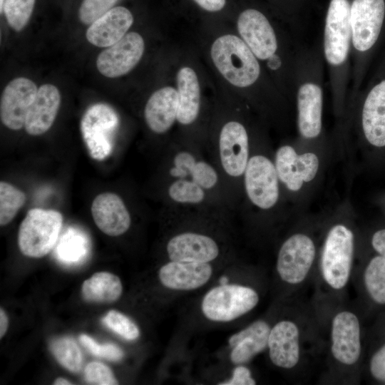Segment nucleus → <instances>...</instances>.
Returning a JSON list of instances; mask_svg holds the SVG:
<instances>
[{
	"label": "nucleus",
	"instance_id": "obj_1",
	"mask_svg": "<svg viewBox=\"0 0 385 385\" xmlns=\"http://www.w3.org/2000/svg\"><path fill=\"white\" fill-rule=\"evenodd\" d=\"M324 66L322 46L301 44L294 63L293 97L298 130L304 139H315L322 133Z\"/></svg>",
	"mask_w": 385,
	"mask_h": 385
},
{
	"label": "nucleus",
	"instance_id": "obj_2",
	"mask_svg": "<svg viewBox=\"0 0 385 385\" xmlns=\"http://www.w3.org/2000/svg\"><path fill=\"white\" fill-rule=\"evenodd\" d=\"M163 164V180L182 179L195 182L232 213L237 209L230 190L205 150L182 140L174 141L166 151Z\"/></svg>",
	"mask_w": 385,
	"mask_h": 385
},
{
	"label": "nucleus",
	"instance_id": "obj_3",
	"mask_svg": "<svg viewBox=\"0 0 385 385\" xmlns=\"http://www.w3.org/2000/svg\"><path fill=\"white\" fill-rule=\"evenodd\" d=\"M210 56L220 74L235 87L255 91L267 84L263 83L261 62L236 35L225 34L216 38L211 46Z\"/></svg>",
	"mask_w": 385,
	"mask_h": 385
},
{
	"label": "nucleus",
	"instance_id": "obj_4",
	"mask_svg": "<svg viewBox=\"0 0 385 385\" xmlns=\"http://www.w3.org/2000/svg\"><path fill=\"white\" fill-rule=\"evenodd\" d=\"M63 225V215L53 210L32 208L22 220L18 232L21 252L29 257L46 255L56 244Z\"/></svg>",
	"mask_w": 385,
	"mask_h": 385
},
{
	"label": "nucleus",
	"instance_id": "obj_5",
	"mask_svg": "<svg viewBox=\"0 0 385 385\" xmlns=\"http://www.w3.org/2000/svg\"><path fill=\"white\" fill-rule=\"evenodd\" d=\"M120 120L111 106L97 103L89 106L83 113L81 133L90 157L103 161L113 151Z\"/></svg>",
	"mask_w": 385,
	"mask_h": 385
},
{
	"label": "nucleus",
	"instance_id": "obj_6",
	"mask_svg": "<svg viewBox=\"0 0 385 385\" xmlns=\"http://www.w3.org/2000/svg\"><path fill=\"white\" fill-rule=\"evenodd\" d=\"M279 178L273 162L263 153H252L243 175L242 196L256 209H272L279 197Z\"/></svg>",
	"mask_w": 385,
	"mask_h": 385
},
{
	"label": "nucleus",
	"instance_id": "obj_7",
	"mask_svg": "<svg viewBox=\"0 0 385 385\" xmlns=\"http://www.w3.org/2000/svg\"><path fill=\"white\" fill-rule=\"evenodd\" d=\"M259 296L253 289L239 284H220L204 296L201 309L204 316L214 322H230L252 310Z\"/></svg>",
	"mask_w": 385,
	"mask_h": 385
},
{
	"label": "nucleus",
	"instance_id": "obj_8",
	"mask_svg": "<svg viewBox=\"0 0 385 385\" xmlns=\"http://www.w3.org/2000/svg\"><path fill=\"white\" fill-rule=\"evenodd\" d=\"M197 227H185L175 232L165 245V251L170 261L210 263L222 253V245L211 233L197 230Z\"/></svg>",
	"mask_w": 385,
	"mask_h": 385
},
{
	"label": "nucleus",
	"instance_id": "obj_9",
	"mask_svg": "<svg viewBox=\"0 0 385 385\" xmlns=\"http://www.w3.org/2000/svg\"><path fill=\"white\" fill-rule=\"evenodd\" d=\"M353 253L352 232L342 225L334 226L327 237L322 257L323 277L332 288L342 289L348 282Z\"/></svg>",
	"mask_w": 385,
	"mask_h": 385
},
{
	"label": "nucleus",
	"instance_id": "obj_10",
	"mask_svg": "<svg viewBox=\"0 0 385 385\" xmlns=\"http://www.w3.org/2000/svg\"><path fill=\"white\" fill-rule=\"evenodd\" d=\"M145 42L137 32L127 33L114 44L106 47L97 57L98 71L108 78H118L129 73L140 61Z\"/></svg>",
	"mask_w": 385,
	"mask_h": 385
},
{
	"label": "nucleus",
	"instance_id": "obj_11",
	"mask_svg": "<svg viewBox=\"0 0 385 385\" xmlns=\"http://www.w3.org/2000/svg\"><path fill=\"white\" fill-rule=\"evenodd\" d=\"M315 247L305 235L295 234L279 249L277 270L279 277L289 284H298L306 277L314 259Z\"/></svg>",
	"mask_w": 385,
	"mask_h": 385
},
{
	"label": "nucleus",
	"instance_id": "obj_12",
	"mask_svg": "<svg viewBox=\"0 0 385 385\" xmlns=\"http://www.w3.org/2000/svg\"><path fill=\"white\" fill-rule=\"evenodd\" d=\"M163 181V198L167 207L192 208L232 214L212 194L195 182L182 179Z\"/></svg>",
	"mask_w": 385,
	"mask_h": 385
},
{
	"label": "nucleus",
	"instance_id": "obj_13",
	"mask_svg": "<svg viewBox=\"0 0 385 385\" xmlns=\"http://www.w3.org/2000/svg\"><path fill=\"white\" fill-rule=\"evenodd\" d=\"M37 91L36 84L25 77L16 78L6 86L0 101V118L4 125L13 130L24 127Z\"/></svg>",
	"mask_w": 385,
	"mask_h": 385
},
{
	"label": "nucleus",
	"instance_id": "obj_14",
	"mask_svg": "<svg viewBox=\"0 0 385 385\" xmlns=\"http://www.w3.org/2000/svg\"><path fill=\"white\" fill-rule=\"evenodd\" d=\"M274 165L279 180L289 190L297 191L304 182H309L314 178L319 160L312 153L298 155L291 145H284L276 151Z\"/></svg>",
	"mask_w": 385,
	"mask_h": 385
},
{
	"label": "nucleus",
	"instance_id": "obj_15",
	"mask_svg": "<svg viewBox=\"0 0 385 385\" xmlns=\"http://www.w3.org/2000/svg\"><path fill=\"white\" fill-rule=\"evenodd\" d=\"M360 122L362 133L371 145L385 146V76L370 86L364 95Z\"/></svg>",
	"mask_w": 385,
	"mask_h": 385
},
{
	"label": "nucleus",
	"instance_id": "obj_16",
	"mask_svg": "<svg viewBox=\"0 0 385 385\" xmlns=\"http://www.w3.org/2000/svg\"><path fill=\"white\" fill-rule=\"evenodd\" d=\"M91 210L95 224L107 235H121L131 225V215L128 207L114 192L98 195L93 200Z\"/></svg>",
	"mask_w": 385,
	"mask_h": 385
},
{
	"label": "nucleus",
	"instance_id": "obj_17",
	"mask_svg": "<svg viewBox=\"0 0 385 385\" xmlns=\"http://www.w3.org/2000/svg\"><path fill=\"white\" fill-rule=\"evenodd\" d=\"M332 352L342 364L351 365L361 351L360 328L356 316L349 312L339 313L333 319Z\"/></svg>",
	"mask_w": 385,
	"mask_h": 385
},
{
	"label": "nucleus",
	"instance_id": "obj_18",
	"mask_svg": "<svg viewBox=\"0 0 385 385\" xmlns=\"http://www.w3.org/2000/svg\"><path fill=\"white\" fill-rule=\"evenodd\" d=\"M178 109L177 89L165 86L156 90L144 107L143 117L147 127L156 135L167 133L177 121Z\"/></svg>",
	"mask_w": 385,
	"mask_h": 385
},
{
	"label": "nucleus",
	"instance_id": "obj_19",
	"mask_svg": "<svg viewBox=\"0 0 385 385\" xmlns=\"http://www.w3.org/2000/svg\"><path fill=\"white\" fill-rule=\"evenodd\" d=\"M210 263L170 261L159 270L161 284L174 290H192L205 285L210 279Z\"/></svg>",
	"mask_w": 385,
	"mask_h": 385
},
{
	"label": "nucleus",
	"instance_id": "obj_20",
	"mask_svg": "<svg viewBox=\"0 0 385 385\" xmlns=\"http://www.w3.org/2000/svg\"><path fill=\"white\" fill-rule=\"evenodd\" d=\"M133 23L130 10L120 6L113 7L90 24L86 37L91 44L106 48L121 39Z\"/></svg>",
	"mask_w": 385,
	"mask_h": 385
},
{
	"label": "nucleus",
	"instance_id": "obj_21",
	"mask_svg": "<svg viewBox=\"0 0 385 385\" xmlns=\"http://www.w3.org/2000/svg\"><path fill=\"white\" fill-rule=\"evenodd\" d=\"M58 88L50 83L41 86L27 113L24 129L31 135H40L52 126L61 105Z\"/></svg>",
	"mask_w": 385,
	"mask_h": 385
},
{
	"label": "nucleus",
	"instance_id": "obj_22",
	"mask_svg": "<svg viewBox=\"0 0 385 385\" xmlns=\"http://www.w3.org/2000/svg\"><path fill=\"white\" fill-rule=\"evenodd\" d=\"M178 94L177 123L185 128L196 124L201 112V93L197 76L190 67L179 69L176 76Z\"/></svg>",
	"mask_w": 385,
	"mask_h": 385
},
{
	"label": "nucleus",
	"instance_id": "obj_23",
	"mask_svg": "<svg viewBox=\"0 0 385 385\" xmlns=\"http://www.w3.org/2000/svg\"><path fill=\"white\" fill-rule=\"evenodd\" d=\"M267 346L272 362L279 367L291 369L299 358V330L290 321H281L270 330Z\"/></svg>",
	"mask_w": 385,
	"mask_h": 385
},
{
	"label": "nucleus",
	"instance_id": "obj_24",
	"mask_svg": "<svg viewBox=\"0 0 385 385\" xmlns=\"http://www.w3.org/2000/svg\"><path fill=\"white\" fill-rule=\"evenodd\" d=\"M270 330L266 322L257 320L232 334L228 339L232 348V362L235 364L246 363L262 351L267 346Z\"/></svg>",
	"mask_w": 385,
	"mask_h": 385
},
{
	"label": "nucleus",
	"instance_id": "obj_25",
	"mask_svg": "<svg viewBox=\"0 0 385 385\" xmlns=\"http://www.w3.org/2000/svg\"><path fill=\"white\" fill-rule=\"evenodd\" d=\"M123 291L118 277L108 272H100L86 279L81 287L83 299L88 302L110 303L116 301Z\"/></svg>",
	"mask_w": 385,
	"mask_h": 385
},
{
	"label": "nucleus",
	"instance_id": "obj_26",
	"mask_svg": "<svg viewBox=\"0 0 385 385\" xmlns=\"http://www.w3.org/2000/svg\"><path fill=\"white\" fill-rule=\"evenodd\" d=\"M88 236L79 229L69 227L57 245L56 256L65 265H77L88 256Z\"/></svg>",
	"mask_w": 385,
	"mask_h": 385
},
{
	"label": "nucleus",
	"instance_id": "obj_27",
	"mask_svg": "<svg viewBox=\"0 0 385 385\" xmlns=\"http://www.w3.org/2000/svg\"><path fill=\"white\" fill-rule=\"evenodd\" d=\"M49 349L56 360L71 372H78L83 364L81 351L76 342L70 337L52 340Z\"/></svg>",
	"mask_w": 385,
	"mask_h": 385
},
{
	"label": "nucleus",
	"instance_id": "obj_28",
	"mask_svg": "<svg viewBox=\"0 0 385 385\" xmlns=\"http://www.w3.org/2000/svg\"><path fill=\"white\" fill-rule=\"evenodd\" d=\"M26 200V195L22 190L7 182H0L1 226H5L12 221Z\"/></svg>",
	"mask_w": 385,
	"mask_h": 385
},
{
	"label": "nucleus",
	"instance_id": "obj_29",
	"mask_svg": "<svg viewBox=\"0 0 385 385\" xmlns=\"http://www.w3.org/2000/svg\"><path fill=\"white\" fill-rule=\"evenodd\" d=\"M366 288L371 297L379 304H385V258L374 257L364 272Z\"/></svg>",
	"mask_w": 385,
	"mask_h": 385
},
{
	"label": "nucleus",
	"instance_id": "obj_30",
	"mask_svg": "<svg viewBox=\"0 0 385 385\" xmlns=\"http://www.w3.org/2000/svg\"><path fill=\"white\" fill-rule=\"evenodd\" d=\"M36 0H5L3 11L9 26L16 31H21L28 24Z\"/></svg>",
	"mask_w": 385,
	"mask_h": 385
},
{
	"label": "nucleus",
	"instance_id": "obj_31",
	"mask_svg": "<svg viewBox=\"0 0 385 385\" xmlns=\"http://www.w3.org/2000/svg\"><path fill=\"white\" fill-rule=\"evenodd\" d=\"M104 324L123 339L133 341L140 336V330L136 324L125 314L111 310L103 317Z\"/></svg>",
	"mask_w": 385,
	"mask_h": 385
},
{
	"label": "nucleus",
	"instance_id": "obj_32",
	"mask_svg": "<svg viewBox=\"0 0 385 385\" xmlns=\"http://www.w3.org/2000/svg\"><path fill=\"white\" fill-rule=\"evenodd\" d=\"M118 0H83L78 9V18L81 23L90 25L106 14Z\"/></svg>",
	"mask_w": 385,
	"mask_h": 385
},
{
	"label": "nucleus",
	"instance_id": "obj_33",
	"mask_svg": "<svg viewBox=\"0 0 385 385\" xmlns=\"http://www.w3.org/2000/svg\"><path fill=\"white\" fill-rule=\"evenodd\" d=\"M79 340L83 346L94 356L113 361L122 359L124 356L123 351L116 344L109 343L99 344L86 334H81Z\"/></svg>",
	"mask_w": 385,
	"mask_h": 385
},
{
	"label": "nucleus",
	"instance_id": "obj_34",
	"mask_svg": "<svg viewBox=\"0 0 385 385\" xmlns=\"http://www.w3.org/2000/svg\"><path fill=\"white\" fill-rule=\"evenodd\" d=\"M85 379L89 384L114 385L118 382L111 369L99 361H92L84 369Z\"/></svg>",
	"mask_w": 385,
	"mask_h": 385
},
{
	"label": "nucleus",
	"instance_id": "obj_35",
	"mask_svg": "<svg viewBox=\"0 0 385 385\" xmlns=\"http://www.w3.org/2000/svg\"><path fill=\"white\" fill-rule=\"evenodd\" d=\"M370 371L373 376L377 380L385 381V345L372 356L370 363Z\"/></svg>",
	"mask_w": 385,
	"mask_h": 385
},
{
	"label": "nucleus",
	"instance_id": "obj_36",
	"mask_svg": "<svg viewBox=\"0 0 385 385\" xmlns=\"http://www.w3.org/2000/svg\"><path fill=\"white\" fill-rule=\"evenodd\" d=\"M255 381L252 378L250 371L244 366H237L232 372V376L230 379L223 383H220L221 385H254Z\"/></svg>",
	"mask_w": 385,
	"mask_h": 385
},
{
	"label": "nucleus",
	"instance_id": "obj_37",
	"mask_svg": "<svg viewBox=\"0 0 385 385\" xmlns=\"http://www.w3.org/2000/svg\"><path fill=\"white\" fill-rule=\"evenodd\" d=\"M202 9L210 11H219L223 9L226 0H193Z\"/></svg>",
	"mask_w": 385,
	"mask_h": 385
},
{
	"label": "nucleus",
	"instance_id": "obj_38",
	"mask_svg": "<svg viewBox=\"0 0 385 385\" xmlns=\"http://www.w3.org/2000/svg\"><path fill=\"white\" fill-rule=\"evenodd\" d=\"M371 244L380 256L385 258V229L380 230L374 233Z\"/></svg>",
	"mask_w": 385,
	"mask_h": 385
},
{
	"label": "nucleus",
	"instance_id": "obj_39",
	"mask_svg": "<svg viewBox=\"0 0 385 385\" xmlns=\"http://www.w3.org/2000/svg\"><path fill=\"white\" fill-rule=\"evenodd\" d=\"M9 327V319L2 308L0 309V338H2L6 334Z\"/></svg>",
	"mask_w": 385,
	"mask_h": 385
},
{
	"label": "nucleus",
	"instance_id": "obj_40",
	"mask_svg": "<svg viewBox=\"0 0 385 385\" xmlns=\"http://www.w3.org/2000/svg\"><path fill=\"white\" fill-rule=\"evenodd\" d=\"M53 384H55V385H67V384H72V383L71 381H69L68 380L64 379V378L59 377V378L56 379L54 381Z\"/></svg>",
	"mask_w": 385,
	"mask_h": 385
},
{
	"label": "nucleus",
	"instance_id": "obj_41",
	"mask_svg": "<svg viewBox=\"0 0 385 385\" xmlns=\"http://www.w3.org/2000/svg\"><path fill=\"white\" fill-rule=\"evenodd\" d=\"M228 278L226 276H222L220 278V284H228Z\"/></svg>",
	"mask_w": 385,
	"mask_h": 385
},
{
	"label": "nucleus",
	"instance_id": "obj_42",
	"mask_svg": "<svg viewBox=\"0 0 385 385\" xmlns=\"http://www.w3.org/2000/svg\"><path fill=\"white\" fill-rule=\"evenodd\" d=\"M5 0H0V12L1 14L3 12V8Z\"/></svg>",
	"mask_w": 385,
	"mask_h": 385
}]
</instances>
